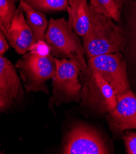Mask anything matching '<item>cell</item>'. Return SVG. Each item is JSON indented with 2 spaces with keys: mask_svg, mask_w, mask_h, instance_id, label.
I'll return each instance as SVG.
<instances>
[{
  "mask_svg": "<svg viewBox=\"0 0 136 154\" xmlns=\"http://www.w3.org/2000/svg\"><path fill=\"white\" fill-rule=\"evenodd\" d=\"M89 26L83 36V48L88 59L122 51L123 36L119 25L109 17L96 12L89 6Z\"/></svg>",
  "mask_w": 136,
  "mask_h": 154,
  "instance_id": "obj_1",
  "label": "cell"
},
{
  "mask_svg": "<svg viewBox=\"0 0 136 154\" xmlns=\"http://www.w3.org/2000/svg\"><path fill=\"white\" fill-rule=\"evenodd\" d=\"M45 40L50 46L51 55L54 58L72 60L82 71L86 68L82 44L65 19H50Z\"/></svg>",
  "mask_w": 136,
  "mask_h": 154,
  "instance_id": "obj_2",
  "label": "cell"
},
{
  "mask_svg": "<svg viewBox=\"0 0 136 154\" xmlns=\"http://www.w3.org/2000/svg\"><path fill=\"white\" fill-rule=\"evenodd\" d=\"M80 76L82 104L99 114L110 112L117 103V96L112 86L99 73L87 66Z\"/></svg>",
  "mask_w": 136,
  "mask_h": 154,
  "instance_id": "obj_3",
  "label": "cell"
},
{
  "mask_svg": "<svg viewBox=\"0 0 136 154\" xmlns=\"http://www.w3.org/2000/svg\"><path fill=\"white\" fill-rule=\"evenodd\" d=\"M54 60L56 70L52 78L50 104L59 106L63 103L80 102L82 86L79 77L82 69L71 60L54 58Z\"/></svg>",
  "mask_w": 136,
  "mask_h": 154,
  "instance_id": "obj_4",
  "label": "cell"
},
{
  "mask_svg": "<svg viewBox=\"0 0 136 154\" xmlns=\"http://www.w3.org/2000/svg\"><path fill=\"white\" fill-rule=\"evenodd\" d=\"M24 82L26 91L49 92L45 82L52 79L56 67L53 57H39L28 52L23 55L16 64Z\"/></svg>",
  "mask_w": 136,
  "mask_h": 154,
  "instance_id": "obj_5",
  "label": "cell"
},
{
  "mask_svg": "<svg viewBox=\"0 0 136 154\" xmlns=\"http://www.w3.org/2000/svg\"><path fill=\"white\" fill-rule=\"evenodd\" d=\"M87 68L99 73L112 86L116 96L124 94L131 90L127 65L121 53L88 58Z\"/></svg>",
  "mask_w": 136,
  "mask_h": 154,
  "instance_id": "obj_6",
  "label": "cell"
},
{
  "mask_svg": "<svg viewBox=\"0 0 136 154\" xmlns=\"http://www.w3.org/2000/svg\"><path fill=\"white\" fill-rule=\"evenodd\" d=\"M64 154H108V147L102 136L94 129L79 124L66 134L63 146Z\"/></svg>",
  "mask_w": 136,
  "mask_h": 154,
  "instance_id": "obj_7",
  "label": "cell"
},
{
  "mask_svg": "<svg viewBox=\"0 0 136 154\" xmlns=\"http://www.w3.org/2000/svg\"><path fill=\"white\" fill-rule=\"evenodd\" d=\"M107 121L110 130L116 134L136 130V95L131 90L117 96L116 104L107 114Z\"/></svg>",
  "mask_w": 136,
  "mask_h": 154,
  "instance_id": "obj_8",
  "label": "cell"
},
{
  "mask_svg": "<svg viewBox=\"0 0 136 154\" xmlns=\"http://www.w3.org/2000/svg\"><path fill=\"white\" fill-rule=\"evenodd\" d=\"M123 36L122 55L128 72L136 71V0H126L118 22Z\"/></svg>",
  "mask_w": 136,
  "mask_h": 154,
  "instance_id": "obj_9",
  "label": "cell"
},
{
  "mask_svg": "<svg viewBox=\"0 0 136 154\" xmlns=\"http://www.w3.org/2000/svg\"><path fill=\"white\" fill-rule=\"evenodd\" d=\"M5 36L14 50L21 55L27 53L30 46L36 41L20 7L16 9Z\"/></svg>",
  "mask_w": 136,
  "mask_h": 154,
  "instance_id": "obj_10",
  "label": "cell"
},
{
  "mask_svg": "<svg viewBox=\"0 0 136 154\" xmlns=\"http://www.w3.org/2000/svg\"><path fill=\"white\" fill-rule=\"evenodd\" d=\"M22 92L16 68L8 59L0 55V95L11 106L20 98Z\"/></svg>",
  "mask_w": 136,
  "mask_h": 154,
  "instance_id": "obj_11",
  "label": "cell"
},
{
  "mask_svg": "<svg viewBox=\"0 0 136 154\" xmlns=\"http://www.w3.org/2000/svg\"><path fill=\"white\" fill-rule=\"evenodd\" d=\"M68 23L79 36L83 37L89 26V4L87 0H69L66 11Z\"/></svg>",
  "mask_w": 136,
  "mask_h": 154,
  "instance_id": "obj_12",
  "label": "cell"
},
{
  "mask_svg": "<svg viewBox=\"0 0 136 154\" xmlns=\"http://www.w3.org/2000/svg\"><path fill=\"white\" fill-rule=\"evenodd\" d=\"M19 7L25 14V19L32 29L36 40H45V34L48 28L49 22L46 15L26 3L24 0H19Z\"/></svg>",
  "mask_w": 136,
  "mask_h": 154,
  "instance_id": "obj_13",
  "label": "cell"
},
{
  "mask_svg": "<svg viewBox=\"0 0 136 154\" xmlns=\"http://www.w3.org/2000/svg\"><path fill=\"white\" fill-rule=\"evenodd\" d=\"M126 0H90L89 6L96 12L102 14L118 23Z\"/></svg>",
  "mask_w": 136,
  "mask_h": 154,
  "instance_id": "obj_14",
  "label": "cell"
},
{
  "mask_svg": "<svg viewBox=\"0 0 136 154\" xmlns=\"http://www.w3.org/2000/svg\"><path fill=\"white\" fill-rule=\"evenodd\" d=\"M35 9L44 12L66 11L69 0H24Z\"/></svg>",
  "mask_w": 136,
  "mask_h": 154,
  "instance_id": "obj_15",
  "label": "cell"
},
{
  "mask_svg": "<svg viewBox=\"0 0 136 154\" xmlns=\"http://www.w3.org/2000/svg\"><path fill=\"white\" fill-rule=\"evenodd\" d=\"M17 0H0V28L4 35L11 23L16 12V3Z\"/></svg>",
  "mask_w": 136,
  "mask_h": 154,
  "instance_id": "obj_16",
  "label": "cell"
},
{
  "mask_svg": "<svg viewBox=\"0 0 136 154\" xmlns=\"http://www.w3.org/2000/svg\"><path fill=\"white\" fill-rule=\"evenodd\" d=\"M32 54L39 57H47L51 55V48L45 40H36L28 51Z\"/></svg>",
  "mask_w": 136,
  "mask_h": 154,
  "instance_id": "obj_17",
  "label": "cell"
},
{
  "mask_svg": "<svg viewBox=\"0 0 136 154\" xmlns=\"http://www.w3.org/2000/svg\"><path fill=\"white\" fill-rule=\"evenodd\" d=\"M123 140L126 152L128 154H136V132L125 131Z\"/></svg>",
  "mask_w": 136,
  "mask_h": 154,
  "instance_id": "obj_18",
  "label": "cell"
},
{
  "mask_svg": "<svg viewBox=\"0 0 136 154\" xmlns=\"http://www.w3.org/2000/svg\"><path fill=\"white\" fill-rule=\"evenodd\" d=\"M9 44L2 30L0 28V55H3L8 49Z\"/></svg>",
  "mask_w": 136,
  "mask_h": 154,
  "instance_id": "obj_19",
  "label": "cell"
},
{
  "mask_svg": "<svg viewBox=\"0 0 136 154\" xmlns=\"http://www.w3.org/2000/svg\"><path fill=\"white\" fill-rule=\"evenodd\" d=\"M131 90L136 95V71L128 72Z\"/></svg>",
  "mask_w": 136,
  "mask_h": 154,
  "instance_id": "obj_20",
  "label": "cell"
},
{
  "mask_svg": "<svg viewBox=\"0 0 136 154\" xmlns=\"http://www.w3.org/2000/svg\"><path fill=\"white\" fill-rule=\"evenodd\" d=\"M9 106H10L7 103V101L5 100V98L2 95H0V109H6Z\"/></svg>",
  "mask_w": 136,
  "mask_h": 154,
  "instance_id": "obj_21",
  "label": "cell"
}]
</instances>
